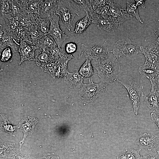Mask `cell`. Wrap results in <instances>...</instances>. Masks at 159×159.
<instances>
[{
	"instance_id": "52a82bcc",
	"label": "cell",
	"mask_w": 159,
	"mask_h": 159,
	"mask_svg": "<svg viewBox=\"0 0 159 159\" xmlns=\"http://www.w3.org/2000/svg\"><path fill=\"white\" fill-rule=\"evenodd\" d=\"M50 24L49 34L53 38L58 47L61 48L63 42L68 37L64 31L61 29L59 21L60 18L56 14L49 18Z\"/></svg>"
},
{
	"instance_id": "ffe728a7",
	"label": "cell",
	"mask_w": 159,
	"mask_h": 159,
	"mask_svg": "<svg viewBox=\"0 0 159 159\" xmlns=\"http://www.w3.org/2000/svg\"><path fill=\"white\" fill-rule=\"evenodd\" d=\"M73 57L72 55L69 57L67 55L62 56L59 58L57 62V73L56 77H64L69 72L67 69V65L69 61Z\"/></svg>"
},
{
	"instance_id": "d4e9b609",
	"label": "cell",
	"mask_w": 159,
	"mask_h": 159,
	"mask_svg": "<svg viewBox=\"0 0 159 159\" xmlns=\"http://www.w3.org/2000/svg\"><path fill=\"white\" fill-rule=\"evenodd\" d=\"M80 74L84 78H89L94 74L91 60L86 58V60L79 70Z\"/></svg>"
},
{
	"instance_id": "ab89813d",
	"label": "cell",
	"mask_w": 159,
	"mask_h": 159,
	"mask_svg": "<svg viewBox=\"0 0 159 159\" xmlns=\"http://www.w3.org/2000/svg\"><path fill=\"white\" fill-rule=\"evenodd\" d=\"M135 4L136 6H140L143 8H145L144 2L145 0H135Z\"/></svg>"
},
{
	"instance_id": "3957f363",
	"label": "cell",
	"mask_w": 159,
	"mask_h": 159,
	"mask_svg": "<svg viewBox=\"0 0 159 159\" xmlns=\"http://www.w3.org/2000/svg\"><path fill=\"white\" fill-rule=\"evenodd\" d=\"M107 88V84L101 82L95 83L89 79V82L84 84L80 89L79 98L84 103H91L97 98L104 95Z\"/></svg>"
},
{
	"instance_id": "b9f144b4",
	"label": "cell",
	"mask_w": 159,
	"mask_h": 159,
	"mask_svg": "<svg viewBox=\"0 0 159 159\" xmlns=\"http://www.w3.org/2000/svg\"><path fill=\"white\" fill-rule=\"evenodd\" d=\"M140 159H149L148 155L141 156Z\"/></svg>"
},
{
	"instance_id": "d6986e66",
	"label": "cell",
	"mask_w": 159,
	"mask_h": 159,
	"mask_svg": "<svg viewBox=\"0 0 159 159\" xmlns=\"http://www.w3.org/2000/svg\"><path fill=\"white\" fill-rule=\"evenodd\" d=\"M44 34L39 31L36 24L29 29V35L26 42L29 44L37 47L39 41Z\"/></svg>"
},
{
	"instance_id": "4316f807",
	"label": "cell",
	"mask_w": 159,
	"mask_h": 159,
	"mask_svg": "<svg viewBox=\"0 0 159 159\" xmlns=\"http://www.w3.org/2000/svg\"><path fill=\"white\" fill-rule=\"evenodd\" d=\"M138 71L140 74L149 80L154 77L158 72L156 69L144 64L139 67Z\"/></svg>"
},
{
	"instance_id": "ba28073f",
	"label": "cell",
	"mask_w": 159,
	"mask_h": 159,
	"mask_svg": "<svg viewBox=\"0 0 159 159\" xmlns=\"http://www.w3.org/2000/svg\"><path fill=\"white\" fill-rule=\"evenodd\" d=\"M0 53L6 47H10L15 52L19 45L20 40L12 32H8L2 25H0Z\"/></svg>"
},
{
	"instance_id": "4fadbf2b",
	"label": "cell",
	"mask_w": 159,
	"mask_h": 159,
	"mask_svg": "<svg viewBox=\"0 0 159 159\" xmlns=\"http://www.w3.org/2000/svg\"><path fill=\"white\" fill-rule=\"evenodd\" d=\"M64 82L70 89L76 90L80 89L83 85L84 78L79 73V70L72 72H68L63 77Z\"/></svg>"
},
{
	"instance_id": "e0dca14e",
	"label": "cell",
	"mask_w": 159,
	"mask_h": 159,
	"mask_svg": "<svg viewBox=\"0 0 159 159\" xmlns=\"http://www.w3.org/2000/svg\"><path fill=\"white\" fill-rule=\"evenodd\" d=\"M144 103L149 108L159 112V94L156 92L150 91L146 96L142 93Z\"/></svg>"
},
{
	"instance_id": "5bb4252c",
	"label": "cell",
	"mask_w": 159,
	"mask_h": 159,
	"mask_svg": "<svg viewBox=\"0 0 159 159\" xmlns=\"http://www.w3.org/2000/svg\"><path fill=\"white\" fill-rule=\"evenodd\" d=\"M38 122L37 119L35 118L25 116L19 122L18 127L24 134L23 140L20 143L22 142V144L26 137L32 134L35 125Z\"/></svg>"
},
{
	"instance_id": "836d02e7",
	"label": "cell",
	"mask_w": 159,
	"mask_h": 159,
	"mask_svg": "<svg viewBox=\"0 0 159 159\" xmlns=\"http://www.w3.org/2000/svg\"><path fill=\"white\" fill-rule=\"evenodd\" d=\"M151 91L158 92L159 94V72L150 80Z\"/></svg>"
},
{
	"instance_id": "f546056e",
	"label": "cell",
	"mask_w": 159,
	"mask_h": 159,
	"mask_svg": "<svg viewBox=\"0 0 159 159\" xmlns=\"http://www.w3.org/2000/svg\"><path fill=\"white\" fill-rule=\"evenodd\" d=\"M24 12L20 4V0H12L11 14L13 17L19 15Z\"/></svg>"
},
{
	"instance_id": "83f0119b",
	"label": "cell",
	"mask_w": 159,
	"mask_h": 159,
	"mask_svg": "<svg viewBox=\"0 0 159 159\" xmlns=\"http://www.w3.org/2000/svg\"><path fill=\"white\" fill-rule=\"evenodd\" d=\"M140 149L135 150L133 149L127 150L124 153L118 155L117 159H140Z\"/></svg>"
},
{
	"instance_id": "7c38bea8",
	"label": "cell",
	"mask_w": 159,
	"mask_h": 159,
	"mask_svg": "<svg viewBox=\"0 0 159 159\" xmlns=\"http://www.w3.org/2000/svg\"><path fill=\"white\" fill-rule=\"evenodd\" d=\"M39 47L28 44L23 40H20L18 52L20 56L21 61L19 65L26 60H34L35 57V51Z\"/></svg>"
},
{
	"instance_id": "8fae6325",
	"label": "cell",
	"mask_w": 159,
	"mask_h": 159,
	"mask_svg": "<svg viewBox=\"0 0 159 159\" xmlns=\"http://www.w3.org/2000/svg\"><path fill=\"white\" fill-rule=\"evenodd\" d=\"M57 0H41L38 15L42 18H49L55 14Z\"/></svg>"
},
{
	"instance_id": "74e56055",
	"label": "cell",
	"mask_w": 159,
	"mask_h": 159,
	"mask_svg": "<svg viewBox=\"0 0 159 159\" xmlns=\"http://www.w3.org/2000/svg\"><path fill=\"white\" fill-rule=\"evenodd\" d=\"M150 117L151 120L156 123L159 129V115L152 112L151 113Z\"/></svg>"
},
{
	"instance_id": "6da1fadb",
	"label": "cell",
	"mask_w": 159,
	"mask_h": 159,
	"mask_svg": "<svg viewBox=\"0 0 159 159\" xmlns=\"http://www.w3.org/2000/svg\"><path fill=\"white\" fill-rule=\"evenodd\" d=\"M91 63L97 70L101 82L110 85L117 81L120 67L118 59L114 55L105 59L92 60Z\"/></svg>"
},
{
	"instance_id": "484cf974",
	"label": "cell",
	"mask_w": 159,
	"mask_h": 159,
	"mask_svg": "<svg viewBox=\"0 0 159 159\" xmlns=\"http://www.w3.org/2000/svg\"><path fill=\"white\" fill-rule=\"evenodd\" d=\"M12 3V0H0V19L12 16L11 14Z\"/></svg>"
},
{
	"instance_id": "30bf717a",
	"label": "cell",
	"mask_w": 159,
	"mask_h": 159,
	"mask_svg": "<svg viewBox=\"0 0 159 159\" xmlns=\"http://www.w3.org/2000/svg\"><path fill=\"white\" fill-rule=\"evenodd\" d=\"M98 28L107 31H114L120 24L113 18L108 16L94 15L92 16Z\"/></svg>"
},
{
	"instance_id": "e575fe53",
	"label": "cell",
	"mask_w": 159,
	"mask_h": 159,
	"mask_svg": "<svg viewBox=\"0 0 159 159\" xmlns=\"http://www.w3.org/2000/svg\"><path fill=\"white\" fill-rule=\"evenodd\" d=\"M5 119L4 122L1 123V126L3 127H1L2 130L3 131H6L7 132L10 134L13 135L14 132L16 130V127L12 126L10 124H8V122H6L7 119L5 117L2 115Z\"/></svg>"
},
{
	"instance_id": "277c9868",
	"label": "cell",
	"mask_w": 159,
	"mask_h": 159,
	"mask_svg": "<svg viewBox=\"0 0 159 159\" xmlns=\"http://www.w3.org/2000/svg\"><path fill=\"white\" fill-rule=\"evenodd\" d=\"M140 46L129 38H123L115 43L112 52L117 59L121 57L130 58L141 53Z\"/></svg>"
},
{
	"instance_id": "d590c367",
	"label": "cell",
	"mask_w": 159,
	"mask_h": 159,
	"mask_svg": "<svg viewBox=\"0 0 159 159\" xmlns=\"http://www.w3.org/2000/svg\"><path fill=\"white\" fill-rule=\"evenodd\" d=\"M147 47L159 57V37Z\"/></svg>"
},
{
	"instance_id": "9c48e42d",
	"label": "cell",
	"mask_w": 159,
	"mask_h": 159,
	"mask_svg": "<svg viewBox=\"0 0 159 159\" xmlns=\"http://www.w3.org/2000/svg\"><path fill=\"white\" fill-rule=\"evenodd\" d=\"M134 143L141 149H146L149 151L156 149L159 146V133L154 135L145 133L137 138Z\"/></svg>"
},
{
	"instance_id": "9a60e30c",
	"label": "cell",
	"mask_w": 159,
	"mask_h": 159,
	"mask_svg": "<svg viewBox=\"0 0 159 159\" xmlns=\"http://www.w3.org/2000/svg\"><path fill=\"white\" fill-rule=\"evenodd\" d=\"M34 61L37 65L42 68L47 64L54 62V58L50 53L49 49L40 51L35 56Z\"/></svg>"
},
{
	"instance_id": "d6a6232c",
	"label": "cell",
	"mask_w": 159,
	"mask_h": 159,
	"mask_svg": "<svg viewBox=\"0 0 159 159\" xmlns=\"http://www.w3.org/2000/svg\"><path fill=\"white\" fill-rule=\"evenodd\" d=\"M12 52L11 48L9 47H6L0 53L1 61L6 62L9 60L12 56Z\"/></svg>"
},
{
	"instance_id": "f1b7e54d",
	"label": "cell",
	"mask_w": 159,
	"mask_h": 159,
	"mask_svg": "<svg viewBox=\"0 0 159 159\" xmlns=\"http://www.w3.org/2000/svg\"><path fill=\"white\" fill-rule=\"evenodd\" d=\"M127 7L126 9L127 13L131 16H135L137 20L141 23H143L140 16L138 6L135 3L130 1L127 3Z\"/></svg>"
},
{
	"instance_id": "cb8c5ba5",
	"label": "cell",
	"mask_w": 159,
	"mask_h": 159,
	"mask_svg": "<svg viewBox=\"0 0 159 159\" xmlns=\"http://www.w3.org/2000/svg\"><path fill=\"white\" fill-rule=\"evenodd\" d=\"M36 24L42 33L45 34L49 33L50 24L49 18H41L37 14Z\"/></svg>"
},
{
	"instance_id": "7bdbcfd3",
	"label": "cell",
	"mask_w": 159,
	"mask_h": 159,
	"mask_svg": "<svg viewBox=\"0 0 159 159\" xmlns=\"http://www.w3.org/2000/svg\"><path fill=\"white\" fill-rule=\"evenodd\" d=\"M156 69L158 72H159V61L156 67Z\"/></svg>"
},
{
	"instance_id": "2e32d148",
	"label": "cell",
	"mask_w": 159,
	"mask_h": 159,
	"mask_svg": "<svg viewBox=\"0 0 159 159\" xmlns=\"http://www.w3.org/2000/svg\"><path fill=\"white\" fill-rule=\"evenodd\" d=\"M140 49L145 58L144 64L156 69L159 61V57L147 47L141 45Z\"/></svg>"
},
{
	"instance_id": "f35d334b",
	"label": "cell",
	"mask_w": 159,
	"mask_h": 159,
	"mask_svg": "<svg viewBox=\"0 0 159 159\" xmlns=\"http://www.w3.org/2000/svg\"><path fill=\"white\" fill-rule=\"evenodd\" d=\"M57 158L51 154H45L38 159H57Z\"/></svg>"
},
{
	"instance_id": "ac0fdd59",
	"label": "cell",
	"mask_w": 159,
	"mask_h": 159,
	"mask_svg": "<svg viewBox=\"0 0 159 159\" xmlns=\"http://www.w3.org/2000/svg\"><path fill=\"white\" fill-rule=\"evenodd\" d=\"M86 16L83 18L78 21L76 23L74 32L81 34L86 29L89 25L92 24H95V21L89 12L85 11Z\"/></svg>"
},
{
	"instance_id": "60d3db41",
	"label": "cell",
	"mask_w": 159,
	"mask_h": 159,
	"mask_svg": "<svg viewBox=\"0 0 159 159\" xmlns=\"http://www.w3.org/2000/svg\"><path fill=\"white\" fill-rule=\"evenodd\" d=\"M154 33L155 34H157L158 36V37H159V24L155 29Z\"/></svg>"
},
{
	"instance_id": "8992f818",
	"label": "cell",
	"mask_w": 159,
	"mask_h": 159,
	"mask_svg": "<svg viewBox=\"0 0 159 159\" xmlns=\"http://www.w3.org/2000/svg\"><path fill=\"white\" fill-rule=\"evenodd\" d=\"M79 58L85 57L91 60H96L108 57L110 52L108 48L104 46H87L84 44L81 45L79 50Z\"/></svg>"
},
{
	"instance_id": "44dd1931",
	"label": "cell",
	"mask_w": 159,
	"mask_h": 159,
	"mask_svg": "<svg viewBox=\"0 0 159 159\" xmlns=\"http://www.w3.org/2000/svg\"><path fill=\"white\" fill-rule=\"evenodd\" d=\"M24 12L38 14L41 0H20Z\"/></svg>"
},
{
	"instance_id": "5b68a950",
	"label": "cell",
	"mask_w": 159,
	"mask_h": 159,
	"mask_svg": "<svg viewBox=\"0 0 159 159\" xmlns=\"http://www.w3.org/2000/svg\"><path fill=\"white\" fill-rule=\"evenodd\" d=\"M117 81L120 83L127 90L134 113L137 115L140 105V97L143 93V86L131 79L125 81L118 80Z\"/></svg>"
},
{
	"instance_id": "603a6c76",
	"label": "cell",
	"mask_w": 159,
	"mask_h": 159,
	"mask_svg": "<svg viewBox=\"0 0 159 159\" xmlns=\"http://www.w3.org/2000/svg\"><path fill=\"white\" fill-rule=\"evenodd\" d=\"M57 46L53 37L49 34H44L37 45L39 49L42 50Z\"/></svg>"
},
{
	"instance_id": "4dcf8cb0",
	"label": "cell",
	"mask_w": 159,
	"mask_h": 159,
	"mask_svg": "<svg viewBox=\"0 0 159 159\" xmlns=\"http://www.w3.org/2000/svg\"><path fill=\"white\" fill-rule=\"evenodd\" d=\"M49 49L54 58L55 62H56L60 57L67 55L65 50L57 46L51 47Z\"/></svg>"
},
{
	"instance_id": "8d00e7d4",
	"label": "cell",
	"mask_w": 159,
	"mask_h": 159,
	"mask_svg": "<svg viewBox=\"0 0 159 159\" xmlns=\"http://www.w3.org/2000/svg\"><path fill=\"white\" fill-rule=\"evenodd\" d=\"M76 44L73 42H70L66 44L65 47V51L66 53L70 54L74 52L77 49Z\"/></svg>"
},
{
	"instance_id": "1f68e13d",
	"label": "cell",
	"mask_w": 159,
	"mask_h": 159,
	"mask_svg": "<svg viewBox=\"0 0 159 159\" xmlns=\"http://www.w3.org/2000/svg\"><path fill=\"white\" fill-rule=\"evenodd\" d=\"M43 68L44 69V72L47 73L53 78L56 77L57 73V61L47 64Z\"/></svg>"
},
{
	"instance_id": "7402d4cb",
	"label": "cell",
	"mask_w": 159,
	"mask_h": 159,
	"mask_svg": "<svg viewBox=\"0 0 159 159\" xmlns=\"http://www.w3.org/2000/svg\"><path fill=\"white\" fill-rule=\"evenodd\" d=\"M0 19L4 20V25H2L4 26L6 30L9 32H12L16 37L19 23L17 16L15 17L10 16Z\"/></svg>"
},
{
	"instance_id": "7a4b0ae2",
	"label": "cell",
	"mask_w": 159,
	"mask_h": 159,
	"mask_svg": "<svg viewBox=\"0 0 159 159\" xmlns=\"http://www.w3.org/2000/svg\"><path fill=\"white\" fill-rule=\"evenodd\" d=\"M78 10L70 0H57L55 14L59 17L62 30L67 29L71 31L73 20L79 14Z\"/></svg>"
}]
</instances>
